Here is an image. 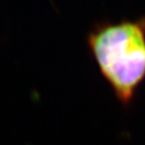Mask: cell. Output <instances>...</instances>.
<instances>
[{"mask_svg": "<svg viewBox=\"0 0 145 145\" xmlns=\"http://www.w3.org/2000/svg\"><path fill=\"white\" fill-rule=\"evenodd\" d=\"M89 45L117 98L128 104L145 78V18L98 27Z\"/></svg>", "mask_w": 145, "mask_h": 145, "instance_id": "cell-1", "label": "cell"}]
</instances>
